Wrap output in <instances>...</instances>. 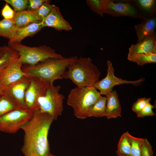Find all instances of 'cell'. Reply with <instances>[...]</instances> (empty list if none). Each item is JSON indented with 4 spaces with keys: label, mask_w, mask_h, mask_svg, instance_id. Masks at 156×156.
Segmentation results:
<instances>
[{
    "label": "cell",
    "mask_w": 156,
    "mask_h": 156,
    "mask_svg": "<svg viewBox=\"0 0 156 156\" xmlns=\"http://www.w3.org/2000/svg\"><path fill=\"white\" fill-rule=\"evenodd\" d=\"M54 120L50 115L39 109L34 112L21 128L24 134L21 149L24 156H47L50 153L48 137Z\"/></svg>",
    "instance_id": "6da1fadb"
},
{
    "label": "cell",
    "mask_w": 156,
    "mask_h": 156,
    "mask_svg": "<svg viewBox=\"0 0 156 156\" xmlns=\"http://www.w3.org/2000/svg\"><path fill=\"white\" fill-rule=\"evenodd\" d=\"M77 58L76 56L51 58L33 66L22 67L23 71L29 77L40 79L49 85L62 76L68 66Z\"/></svg>",
    "instance_id": "7a4b0ae2"
},
{
    "label": "cell",
    "mask_w": 156,
    "mask_h": 156,
    "mask_svg": "<svg viewBox=\"0 0 156 156\" xmlns=\"http://www.w3.org/2000/svg\"><path fill=\"white\" fill-rule=\"evenodd\" d=\"M62 78L70 80L77 86H93L99 80L101 73L97 67L88 57L77 58L68 67Z\"/></svg>",
    "instance_id": "3957f363"
},
{
    "label": "cell",
    "mask_w": 156,
    "mask_h": 156,
    "mask_svg": "<svg viewBox=\"0 0 156 156\" xmlns=\"http://www.w3.org/2000/svg\"><path fill=\"white\" fill-rule=\"evenodd\" d=\"M101 95L99 92L93 86L76 87L70 91L67 103L72 107L75 117L85 119L88 118L89 110Z\"/></svg>",
    "instance_id": "277c9868"
},
{
    "label": "cell",
    "mask_w": 156,
    "mask_h": 156,
    "mask_svg": "<svg viewBox=\"0 0 156 156\" xmlns=\"http://www.w3.org/2000/svg\"><path fill=\"white\" fill-rule=\"evenodd\" d=\"M8 46L16 51L23 57V64L28 66L34 65L49 58L64 57L61 54L57 53L54 49L46 45L30 47L18 42Z\"/></svg>",
    "instance_id": "5b68a950"
},
{
    "label": "cell",
    "mask_w": 156,
    "mask_h": 156,
    "mask_svg": "<svg viewBox=\"0 0 156 156\" xmlns=\"http://www.w3.org/2000/svg\"><path fill=\"white\" fill-rule=\"evenodd\" d=\"M59 85H49L45 94L38 100L39 109L42 112L47 114L56 120L62 114L64 96L59 92Z\"/></svg>",
    "instance_id": "8992f818"
},
{
    "label": "cell",
    "mask_w": 156,
    "mask_h": 156,
    "mask_svg": "<svg viewBox=\"0 0 156 156\" xmlns=\"http://www.w3.org/2000/svg\"><path fill=\"white\" fill-rule=\"evenodd\" d=\"M33 112L27 109H19L0 116V131L16 133L30 119Z\"/></svg>",
    "instance_id": "52a82bcc"
},
{
    "label": "cell",
    "mask_w": 156,
    "mask_h": 156,
    "mask_svg": "<svg viewBox=\"0 0 156 156\" xmlns=\"http://www.w3.org/2000/svg\"><path fill=\"white\" fill-rule=\"evenodd\" d=\"M107 69L106 76L96 82L93 86L99 90L101 95H108L113 91V89L116 86L123 84H131L137 86L141 85L145 80L144 78L136 80L129 81L117 77L114 75V69L111 61L107 60Z\"/></svg>",
    "instance_id": "ba28073f"
},
{
    "label": "cell",
    "mask_w": 156,
    "mask_h": 156,
    "mask_svg": "<svg viewBox=\"0 0 156 156\" xmlns=\"http://www.w3.org/2000/svg\"><path fill=\"white\" fill-rule=\"evenodd\" d=\"M30 78V83L25 93V103L27 109L34 112L39 109L38 99L45 94L49 84L38 78Z\"/></svg>",
    "instance_id": "9c48e42d"
},
{
    "label": "cell",
    "mask_w": 156,
    "mask_h": 156,
    "mask_svg": "<svg viewBox=\"0 0 156 156\" xmlns=\"http://www.w3.org/2000/svg\"><path fill=\"white\" fill-rule=\"evenodd\" d=\"M106 14L114 17L127 16L141 19L145 18L140 14L131 0L116 1L110 0Z\"/></svg>",
    "instance_id": "30bf717a"
},
{
    "label": "cell",
    "mask_w": 156,
    "mask_h": 156,
    "mask_svg": "<svg viewBox=\"0 0 156 156\" xmlns=\"http://www.w3.org/2000/svg\"><path fill=\"white\" fill-rule=\"evenodd\" d=\"M30 81V77L25 76L8 86L3 88L4 92L12 97L21 109H27L25 103V96Z\"/></svg>",
    "instance_id": "8fae6325"
},
{
    "label": "cell",
    "mask_w": 156,
    "mask_h": 156,
    "mask_svg": "<svg viewBox=\"0 0 156 156\" xmlns=\"http://www.w3.org/2000/svg\"><path fill=\"white\" fill-rule=\"evenodd\" d=\"M23 58L20 56L12 63L0 77V86L5 87L24 76H27L22 70Z\"/></svg>",
    "instance_id": "7c38bea8"
},
{
    "label": "cell",
    "mask_w": 156,
    "mask_h": 156,
    "mask_svg": "<svg viewBox=\"0 0 156 156\" xmlns=\"http://www.w3.org/2000/svg\"><path fill=\"white\" fill-rule=\"evenodd\" d=\"M43 27L53 28L58 31H69L72 27L63 17L60 8L53 5L50 14L41 22Z\"/></svg>",
    "instance_id": "4fadbf2b"
},
{
    "label": "cell",
    "mask_w": 156,
    "mask_h": 156,
    "mask_svg": "<svg viewBox=\"0 0 156 156\" xmlns=\"http://www.w3.org/2000/svg\"><path fill=\"white\" fill-rule=\"evenodd\" d=\"M141 20V22L134 26L138 40L137 43H139L145 38L156 35V18H144Z\"/></svg>",
    "instance_id": "5bb4252c"
},
{
    "label": "cell",
    "mask_w": 156,
    "mask_h": 156,
    "mask_svg": "<svg viewBox=\"0 0 156 156\" xmlns=\"http://www.w3.org/2000/svg\"><path fill=\"white\" fill-rule=\"evenodd\" d=\"M156 54V35L147 37L140 43L131 45L127 56L140 54Z\"/></svg>",
    "instance_id": "9a60e30c"
},
{
    "label": "cell",
    "mask_w": 156,
    "mask_h": 156,
    "mask_svg": "<svg viewBox=\"0 0 156 156\" xmlns=\"http://www.w3.org/2000/svg\"><path fill=\"white\" fill-rule=\"evenodd\" d=\"M43 27L41 22H39L32 23L23 27L17 28L12 37L9 40L8 44L21 42L25 38L33 36Z\"/></svg>",
    "instance_id": "2e32d148"
},
{
    "label": "cell",
    "mask_w": 156,
    "mask_h": 156,
    "mask_svg": "<svg viewBox=\"0 0 156 156\" xmlns=\"http://www.w3.org/2000/svg\"><path fill=\"white\" fill-rule=\"evenodd\" d=\"M106 96L105 116L107 119L121 117L122 107L116 90H113Z\"/></svg>",
    "instance_id": "e0dca14e"
},
{
    "label": "cell",
    "mask_w": 156,
    "mask_h": 156,
    "mask_svg": "<svg viewBox=\"0 0 156 156\" xmlns=\"http://www.w3.org/2000/svg\"><path fill=\"white\" fill-rule=\"evenodd\" d=\"M13 20L17 28L23 27L33 23L41 22L36 11L28 10L15 12Z\"/></svg>",
    "instance_id": "ac0fdd59"
},
{
    "label": "cell",
    "mask_w": 156,
    "mask_h": 156,
    "mask_svg": "<svg viewBox=\"0 0 156 156\" xmlns=\"http://www.w3.org/2000/svg\"><path fill=\"white\" fill-rule=\"evenodd\" d=\"M131 1L143 17L147 18L156 17V0H133Z\"/></svg>",
    "instance_id": "d6986e66"
},
{
    "label": "cell",
    "mask_w": 156,
    "mask_h": 156,
    "mask_svg": "<svg viewBox=\"0 0 156 156\" xmlns=\"http://www.w3.org/2000/svg\"><path fill=\"white\" fill-rule=\"evenodd\" d=\"M19 109L18 103L12 97L5 93L0 94V116Z\"/></svg>",
    "instance_id": "ffe728a7"
},
{
    "label": "cell",
    "mask_w": 156,
    "mask_h": 156,
    "mask_svg": "<svg viewBox=\"0 0 156 156\" xmlns=\"http://www.w3.org/2000/svg\"><path fill=\"white\" fill-rule=\"evenodd\" d=\"M106 97L101 95L89 110L88 117H101L105 116Z\"/></svg>",
    "instance_id": "44dd1931"
},
{
    "label": "cell",
    "mask_w": 156,
    "mask_h": 156,
    "mask_svg": "<svg viewBox=\"0 0 156 156\" xmlns=\"http://www.w3.org/2000/svg\"><path fill=\"white\" fill-rule=\"evenodd\" d=\"M8 47L5 53L0 57V77L7 67L20 56L18 52Z\"/></svg>",
    "instance_id": "7402d4cb"
},
{
    "label": "cell",
    "mask_w": 156,
    "mask_h": 156,
    "mask_svg": "<svg viewBox=\"0 0 156 156\" xmlns=\"http://www.w3.org/2000/svg\"><path fill=\"white\" fill-rule=\"evenodd\" d=\"M16 28L13 20L3 19L0 21V37L10 40Z\"/></svg>",
    "instance_id": "603a6c76"
},
{
    "label": "cell",
    "mask_w": 156,
    "mask_h": 156,
    "mask_svg": "<svg viewBox=\"0 0 156 156\" xmlns=\"http://www.w3.org/2000/svg\"><path fill=\"white\" fill-rule=\"evenodd\" d=\"M127 59L130 61L135 62L139 66H142L148 64L156 63V54L133 55L127 56Z\"/></svg>",
    "instance_id": "cb8c5ba5"
},
{
    "label": "cell",
    "mask_w": 156,
    "mask_h": 156,
    "mask_svg": "<svg viewBox=\"0 0 156 156\" xmlns=\"http://www.w3.org/2000/svg\"><path fill=\"white\" fill-rule=\"evenodd\" d=\"M86 3L91 10L101 16L106 14L108 4L110 0H87Z\"/></svg>",
    "instance_id": "d4e9b609"
},
{
    "label": "cell",
    "mask_w": 156,
    "mask_h": 156,
    "mask_svg": "<svg viewBox=\"0 0 156 156\" xmlns=\"http://www.w3.org/2000/svg\"><path fill=\"white\" fill-rule=\"evenodd\" d=\"M125 133L130 143L132 156H140L141 146L144 138L134 137L128 131Z\"/></svg>",
    "instance_id": "484cf974"
},
{
    "label": "cell",
    "mask_w": 156,
    "mask_h": 156,
    "mask_svg": "<svg viewBox=\"0 0 156 156\" xmlns=\"http://www.w3.org/2000/svg\"><path fill=\"white\" fill-rule=\"evenodd\" d=\"M116 152L124 156H132L130 143L125 132L120 138Z\"/></svg>",
    "instance_id": "4316f807"
},
{
    "label": "cell",
    "mask_w": 156,
    "mask_h": 156,
    "mask_svg": "<svg viewBox=\"0 0 156 156\" xmlns=\"http://www.w3.org/2000/svg\"><path fill=\"white\" fill-rule=\"evenodd\" d=\"M51 1L47 0L37 10H35L40 18L43 21L51 12L53 5L50 4Z\"/></svg>",
    "instance_id": "83f0119b"
},
{
    "label": "cell",
    "mask_w": 156,
    "mask_h": 156,
    "mask_svg": "<svg viewBox=\"0 0 156 156\" xmlns=\"http://www.w3.org/2000/svg\"><path fill=\"white\" fill-rule=\"evenodd\" d=\"M4 1L11 5L15 12L25 10L28 7V0H5Z\"/></svg>",
    "instance_id": "f1b7e54d"
},
{
    "label": "cell",
    "mask_w": 156,
    "mask_h": 156,
    "mask_svg": "<svg viewBox=\"0 0 156 156\" xmlns=\"http://www.w3.org/2000/svg\"><path fill=\"white\" fill-rule=\"evenodd\" d=\"M151 98L143 97L137 99L132 105V109L137 114L141 111L148 103H150Z\"/></svg>",
    "instance_id": "f546056e"
},
{
    "label": "cell",
    "mask_w": 156,
    "mask_h": 156,
    "mask_svg": "<svg viewBox=\"0 0 156 156\" xmlns=\"http://www.w3.org/2000/svg\"><path fill=\"white\" fill-rule=\"evenodd\" d=\"M153 147L146 138H144L141 148L140 156H153Z\"/></svg>",
    "instance_id": "4dcf8cb0"
},
{
    "label": "cell",
    "mask_w": 156,
    "mask_h": 156,
    "mask_svg": "<svg viewBox=\"0 0 156 156\" xmlns=\"http://www.w3.org/2000/svg\"><path fill=\"white\" fill-rule=\"evenodd\" d=\"M155 106L152 105L150 103H148L139 113L137 114L138 118L144 117L147 116H153L155 114L153 111V109Z\"/></svg>",
    "instance_id": "1f68e13d"
},
{
    "label": "cell",
    "mask_w": 156,
    "mask_h": 156,
    "mask_svg": "<svg viewBox=\"0 0 156 156\" xmlns=\"http://www.w3.org/2000/svg\"><path fill=\"white\" fill-rule=\"evenodd\" d=\"M15 12L13 10L8 4L6 3L1 11V14L3 18L8 20H13Z\"/></svg>",
    "instance_id": "d6a6232c"
},
{
    "label": "cell",
    "mask_w": 156,
    "mask_h": 156,
    "mask_svg": "<svg viewBox=\"0 0 156 156\" xmlns=\"http://www.w3.org/2000/svg\"><path fill=\"white\" fill-rule=\"evenodd\" d=\"M47 0H29L28 10L35 11L38 9Z\"/></svg>",
    "instance_id": "836d02e7"
},
{
    "label": "cell",
    "mask_w": 156,
    "mask_h": 156,
    "mask_svg": "<svg viewBox=\"0 0 156 156\" xmlns=\"http://www.w3.org/2000/svg\"><path fill=\"white\" fill-rule=\"evenodd\" d=\"M8 47V46H0V57H2L5 53Z\"/></svg>",
    "instance_id": "e575fe53"
},
{
    "label": "cell",
    "mask_w": 156,
    "mask_h": 156,
    "mask_svg": "<svg viewBox=\"0 0 156 156\" xmlns=\"http://www.w3.org/2000/svg\"><path fill=\"white\" fill-rule=\"evenodd\" d=\"M4 93L3 92V88L0 86V94Z\"/></svg>",
    "instance_id": "d590c367"
},
{
    "label": "cell",
    "mask_w": 156,
    "mask_h": 156,
    "mask_svg": "<svg viewBox=\"0 0 156 156\" xmlns=\"http://www.w3.org/2000/svg\"><path fill=\"white\" fill-rule=\"evenodd\" d=\"M47 156H55V155H54L52 154H51V153H50Z\"/></svg>",
    "instance_id": "8d00e7d4"
},
{
    "label": "cell",
    "mask_w": 156,
    "mask_h": 156,
    "mask_svg": "<svg viewBox=\"0 0 156 156\" xmlns=\"http://www.w3.org/2000/svg\"><path fill=\"white\" fill-rule=\"evenodd\" d=\"M117 156H124L119 153H117Z\"/></svg>",
    "instance_id": "74e56055"
}]
</instances>
